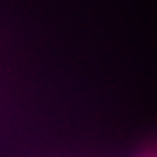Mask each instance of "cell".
Masks as SVG:
<instances>
[{
  "mask_svg": "<svg viewBox=\"0 0 157 157\" xmlns=\"http://www.w3.org/2000/svg\"><path fill=\"white\" fill-rule=\"evenodd\" d=\"M138 157H157V147H150V150H143Z\"/></svg>",
  "mask_w": 157,
  "mask_h": 157,
  "instance_id": "cell-1",
  "label": "cell"
}]
</instances>
